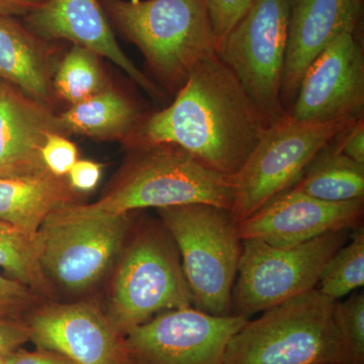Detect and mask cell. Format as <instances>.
<instances>
[{
  "mask_svg": "<svg viewBox=\"0 0 364 364\" xmlns=\"http://www.w3.org/2000/svg\"><path fill=\"white\" fill-rule=\"evenodd\" d=\"M351 232L323 235L294 247H277L258 239L242 240L232 315L249 318L315 289L328 261L348 241Z\"/></svg>",
  "mask_w": 364,
  "mask_h": 364,
  "instance_id": "obj_6",
  "label": "cell"
},
{
  "mask_svg": "<svg viewBox=\"0 0 364 364\" xmlns=\"http://www.w3.org/2000/svg\"><path fill=\"white\" fill-rule=\"evenodd\" d=\"M348 123L299 121L287 112L270 124L243 166L232 176L234 196L230 214L236 224L273 196L293 188L318 151Z\"/></svg>",
  "mask_w": 364,
  "mask_h": 364,
  "instance_id": "obj_7",
  "label": "cell"
},
{
  "mask_svg": "<svg viewBox=\"0 0 364 364\" xmlns=\"http://www.w3.org/2000/svg\"><path fill=\"white\" fill-rule=\"evenodd\" d=\"M0 267L11 279L32 289H43L45 272L41 267L35 241L16 227L0 221Z\"/></svg>",
  "mask_w": 364,
  "mask_h": 364,
  "instance_id": "obj_24",
  "label": "cell"
},
{
  "mask_svg": "<svg viewBox=\"0 0 364 364\" xmlns=\"http://www.w3.org/2000/svg\"><path fill=\"white\" fill-rule=\"evenodd\" d=\"M293 188L325 202L364 200V165L345 156L331 141L309 163Z\"/></svg>",
  "mask_w": 364,
  "mask_h": 364,
  "instance_id": "obj_21",
  "label": "cell"
},
{
  "mask_svg": "<svg viewBox=\"0 0 364 364\" xmlns=\"http://www.w3.org/2000/svg\"><path fill=\"white\" fill-rule=\"evenodd\" d=\"M33 294L28 287L9 277L0 275V318L18 320L32 304Z\"/></svg>",
  "mask_w": 364,
  "mask_h": 364,
  "instance_id": "obj_28",
  "label": "cell"
},
{
  "mask_svg": "<svg viewBox=\"0 0 364 364\" xmlns=\"http://www.w3.org/2000/svg\"><path fill=\"white\" fill-rule=\"evenodd\" d=\"M363 0H291L282 104L289 111L314 60L344 33L363 28Z\"/></svg>",
  "mask_w": 364,
  "mask_h": 364,
  "instance_id": "obj_15",
  "label": "cell"
},
{
  "mask_svg": "<svg viewBox=\"0 0 364 364\" xmlns=\"http://www.w3.org/2000/svg\"><path fill=\"white\" fill-rule=\"evenodd\" d=\"M53 88L71 105L105 90L107 82L97 55L74 45L60 62L53 78Z\"/></svg>",
  "mask_w": 364,
  "mask_h": 364,
  "instance_id": "obj_22",
  "label": "cell"
},
{
  "mask_svg": "<svg viewBox=\"0 0 364 364\" xmlns=\"http://www.w3.org/2000/svg\"><path fill=\"white\" fill-rule=\"evenodd\" d=\"M0 78L41 104L51 102V66L42 38L13 16L1 14Z\"/></svg>",
  "mask_w": 364,
  "mask_h": 364,
  "instance_id": "obj_19",
  "label": "cell"
},
{
  "mask_svg": "<svg viewBox=\"0 0 364 364\" xmlns=\"http://www.w3.org/2000/svg\"><path fill=\"white\" fill-rule=\"evenodd\" d=\"M4 81L2 80L1 78H0V88H1V86H2V85H4Z\"/></svg>",
  "mask_w": 364,
  "mask_h": 364,
  "instance_id": "obj_35",
  "label": "cell"
},
{
  "mask_svg": "<svg viewBox=\"0 0 364 364\" xmlns=\"http://www.w3.org/2000/svg\"><path fill=\"white\" fill-rule=\"evenodd\" d=\"M105 6L170 92L178 91L195 67L217 53L207 0H105Z\"/></svg>",
  "mask_w": 364,
  "mask_h": 364,
  "instance_id": "obj_4",
  "label": "cell"
},
{
  "mask_svg": "<svg viewBox=\"0 0 364 364\" xmlns=\"http://www.w3.org/2000/svg\"><path fill=\"white\" fill-rule=\"evenodd\" d=\"M52 133H65L58 116L4 82L0 88V178L49 171L42 149Z\"/></svg>",
  "mask_w": 364,
  "mask_h": 364,
  "instance_id": "obj_17",
  "label": "cell"
},
{
  "mask_svg": "<svg viewBox=\"0 0 364 364\" xmlns=\"http://www.w3.org/2000/svg\"><path fill=\"white\" fill-rule=\"evenodd\" d=\"M102 165L90 160H77L69 171L68 182L73 189L90 191L97 188L102 177Z\"/></svg>",
  "mask_w": 364,
  "mask_h": 364,
  "instance_id": "obj_31",
  "label": "cell"
},
{
  "mask_svg": "<svg viewBox=\"0 0 364 364\" xmlns=\"http://www.w3.org/2000/svg\"><path fill=\"white\" fill-rule=\"evenodd\" d=\"M30 341V330L20 320L0 318V355H7Z\"/></svg>",
  "mask_w": 364,
  "mask_h": 364,
  "instance_id": "obj_30",
  "label": "cell"
},
{
  "mask_svg": "<svg viewBox=\"0 0 364 364\" xmlns=\"http://www.w3.org/2000/svg\"><path fill=\"white\" fill-rule=\"evenodd\" d=\"M364 200L330 203L291 188L273 196L237 224L239 236L277 247H294L323 235L360 227Z\"/></svg>",
  "mask_w": 364,
  "mask_h": 364,
  "instance_id": "obj_13",
  "label": "cell"
},
{
  "mask_svg": "<svg viewBox=\"0 0 364 364\" xmlns=\"http://www.w3.org/2000/svg\"><path fill=\"white\" fill-rule=\"evenodd\" d=\"M161 232L134 241L117 270L109 320L121 336L157 313L191 308L193 296L181 265Z\"/></svg>",
  "mask_w": 364,
  "mask_h": 364,
  "instance_id": "obj_9",
  "label": "cell"
},
{
  "mask_svg": "<svg viewBox=\"0 0 364 364\" xmlns=\"http://www.w3.org/2000/svg\"><path fill=\"white\" fill-rule=\"evenodd\" d=\"M291 0H254L218 55L272 123L287 114L282 104Z\"/></svg>",
  "mask_w": 364,
  "mask_h": 364,
  "instance_id": "obj_8",
  "label": "cell"
},
{
  "mask_svg": "<svg viewBox=\"0 0 364 364\" xmlns=\"http://www.w3.org/2000/svg\"><path fill=\"white\" fill-rule=\"evenodd\" d=\"M58 119L65 133L109 140L129 138L138 124V112L129 98L107 87L71 105Z\"/></svg>",
  "mask_w": 364,
  "mask_h": 364,
  "instance_id": "obj_20",
  "label": "cell"
},
{
  "mask_svg": "<svg viewBox=\"0 0 364 364\" xmlns=\"http://www.w3.org/2000/svg\"><path fill=\"white\" fill-rule=\"evenodd\" d=\"M337 301L315 289L268 309L231 337L223 364H348Z\"/></svg>",
  "mask_w": 364,
  "mask_h": 364,
  "instance_id": "obj_3",
  "label": "cell"
},
{
  "mask_svg": "<svg viewBox=\"0 0 364 364\" xmlns=\"http://www.w3.org/2000/svg\"><path fill=\"white\" fill-rule=\"evenodd\" d=\"M42 157L46 168L54 176L64 177L77 161L78 150L63 134L52 133L46 140Z\"/></svg>",
  "mask_w": 364,
  "mask_h": 364,
  "instance_id": "obj_27",
  "label": "cell"
},
{
  "mask_svg": "<svg viewBox=\"0 0 364 364\" xmlns=\"http://www.w3.org/2000/svg\"><path fill=\"white\" fill-rule=\"evenodd\" d=\"M360 32L342 33L314 60L287 112L289 116L315 123H348L363 117Z\"/></svg>",
  "mask_w": 364,
  "mask_h": 364,
  "instance_id": "obj_11",
  "label": "cell"
},
{
  "mask_svg": "<svg viewBox=\"0 0 364 364\" xmlns=\"http://www.w3.org/2000/svg\"><path fill=\"white\" fill-rule=\"evenodd\" d=\"M7 355H9V354H7ZM7 355H0V364H6Z\"/></svg>",
  "mask_w": 364,
  "mask_h": 364,
  "instance_id": "obj_34",
  "label": "cell"
},
{
  "mask_svg": "<svg viewBox=\"0 0 364 364\" xmlns=\"http://www.w3.org/2000/svg\"><path fill=\"white\" fill-rule=\"evenodd\" d=\"M116 184L102 198L88 205H70L46 221L70 222L128 215L143 208L205 203L231 210L232 177L207 168L172 146L138 149Z\"/></svg>",
  "mask_w": 364,
  "mask_h": 364,
  "instance_id": "obj_2",
  "label": "cell"
},
{
  "mask_svg": "<svg viewBox=\"0 0 364 364\" xmlns=\"http://www.w3.org/2000/svg\"><path fill=\"white\" fill-rule=\"evenodd\" d=\"M128 227V215L46 221L35 239L41 267L67 289H87L109 267Z\"/></svg>",
  "mask_w": 364,
  "mask_h": 364,
  "instance_id": "obj_12",
  "label": "cell"
},
{
  "mask_svg": "<svg viewBox=\"0 0 364 364\" xmlns=\"http://www.w3.org/2000/svg\"><path fill=\"white\" fill-rule=\"evenodd\" d=\"M253 1L254 0H207L217 52Z\"/></svg>",
  "mask_w": 364,
  "mask_h": 364,
  "instance_id": "obj_26",
  "label": "cell"
},
{
  "mask_svg": "<svg viewBox=\"0 0 364 364\" xmlns=\"http://www.w3.org/2000/svg\"><path fill=\"white\" fill-rule=\"evenodd\" d=\"M364 284V229L352 230L348 241L323 269L316 289L333 301L358 291Z\"/></svg>",
  "mask_w": 364,
  "mask_h": 364,
  "instance_id": "obj_23",
  "label": "cell"
},
{
  "mask_svg": "<svg viewBox=\"0 0 364 364\" xmlns=\"http://www.w3.org/2000/svg\"><path fill=\"white\" fill-rule=\"evenodd\" d=\"M249 318L198 309L165 311L124 337L127 364H223L228 342Z\"/></svg>",
  "mask_w": 364,
  "mask_h": 364,
  "instance_id": "obj_10",
  "label": "cell"
},
{
  "mask_svg": "<svg viewBox=\"0 0 364 364\" xmlns=\"http://www.w3.org/2000/svg\"><path fill=\"white\" fill-rule=\"evenodd\" d=\"M336 320L348 364H364V293L353 291L345 301H337Z\"/></svg>",
  "mask_w": 364,
  "mask_h": 364,
  "instance_id": "obj_25",
  "label": "cell"
},
{
  "mask_svg": "<svg viewBox=\"0 0 364 364\" xmlns=\"http://www.w3.org/2000/svg\"><path fill=\"white\" fill-rule=\"evenodd\" d=\"M30 341L75 364H127L124 337L90 304L55 305L38 311L28 323Z\"/></svg>",
  "mask_w": 364,
  "mask_h": 364,
  "instance_id": "obj_14",
  "label": "cell"
},
{
  "mask_svg": "<svg viewBox=\"0 0 364 364\" xmlns=\"http://www.w3.org/2000/svg\"><path fill=\"white\" fill-rule=\"evenodd\" d=\"M6 364H75L55 352L42 350L28 351L18 348L6 356Z\"/></svg>",
  "mask_w": 364,
  "mask_h": 364,
  "instance_id": "obj_32",
  "label": "cell"
},
{
  "mask_svg": "<svg viewBox=\"0 0 364 364\" xmlns=\"http://www.w3.org/2000/svg\"><path fill=\"white\" fill-rule=\"evenodd\" d=\"M26 20L41 38L67 40L111 60L153 97L161 90L127 57L97 0H45Z\"/></svg>",
  "mask_w": 364,
  "mask_h": 364,
  "instance_id": "obj_16",
  "label": "cell"
},
{
  "mask_svg": "<svg viewBox=\"0 0 364 364\" xmlns=\"http://www.w3.org/2000/svg\"><path fill=\"white\" fill-rule=\"evenodd\" d=\"M333 145L349 159L364 165V119H354L346 124L332 140Z\"/></svg>",
  "mask_w": 364,
  "mask_h": 364,
  "instance_id": "obj_29",
  "label": "cell"
},
{
  "mask_svg": "<svg viewBox=\"0 0 364 364\" xmlns=\"http://www.w3.org/2000/svg\"><path fill=\"white\" fill-rule=\"evenodd\" d=\"M272 124L214 53L191 71L174 102L138 123L129 139L136 149L178 148L207 168L232 177Z\"/></svg>",
  "mask_w": 364,
  "mask_h": 364,
  "instance_id": "obj_1",
  "label": "cell"
},
{
  "mask_svg": "<svg viewBox=\"0 0 364 364\" xmlns=\"http://www.w3.org/2000/svg\"><path fill=\"white\" fill-rule=\"evenodd\" d=\"M71 186L50 171L0 178V221L35 241L46 220L71 203Z\"/></svg>",
  "mask_w": 364,
  "mask_h": 364,
  "instance_id": "obj_18",
  "label": "cell"
},
{
  "mask_svg": "<svg viewBox=\"0 0 364 364\" xmlns=\"http://www.w3.org/2000/svg\"><path fill=\"white\" fill-rule=\"evenodd\" d=\"M158 213L181 251L182 272L198 310L231 316L242 239L230 210L193 203Z\"/></svg>",
  "mask_w": 364,
  "mask_h": 364,
  "instance_id": "obj_5",
  "label": "cell"
},
{
  "mask_svg": "<svg viewBox=\"0 0 364 364\" xmlns=\"http://www.w3.org/2000/svg\"><path fill=\"white\" fill-rule=\"evenodd\" d=\"M44 1L45 0H0V14L6 16H26Z\"/></svg>",
  "mask_w": 364,
  "mask_h": 364,
  "instance_id": "obj_33",
  "label": "cell"
}]
</instances>
